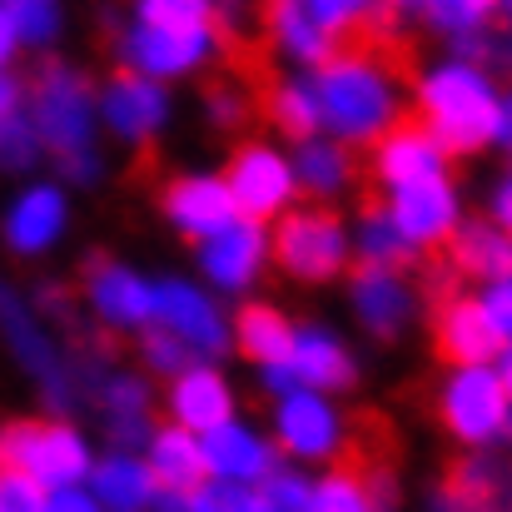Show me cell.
<instances>
[{
    "mask_svg": "<svg viewBox=\"0 0 512 512\" xmlns=\"http://www.w3.org/2000/svg\"><path fill=\"white\" fill-rule=\"evenodd\" d=\"M319 125L343 150H373L398 120H408V85L373 45H339L314 70Z\"/></svg>",
    "mask_w": 512,
    "mask_h": 512,
    "instance_id": "1",
    "label": "cell"
},
{
    "mask_svg": "<svg viewBox=\"0 0 512 512\" xmlns=\"http://www.w3.org/2000/svg\"><path fill=\"white\" fill-rule=\"evenodd\" d=\"M498 95H503V85L483 65L443 50L438 60H428L413 75V85H408V115L443 145L448 160H468V155L493 150Z\"/></svg>",
    "mask_w": 512,
    "mask_h": 512,
    "instance_id": "2",
    "label": "cell"
},
{
    "mask_svg": "<svg viewBox=\"0 0 512 512\" xmlns=\"http://www.w3.org/2000/svg\"><path fill=\"white\" fill-rule=\"evenodd\" d=\"M25 120L50 165H70L80 155H100V115H95V75L80 60H40L25 80Z\"/></svg>",
    "mask_w": 512,
    "mask_h": 512,
    "instance_id": "3",
    "label": "cell"
},
{
    "mask_svg": "<svg viewBox=\"0 0 512 512\" xmlns=\"http://www.w3.org/2000/svg\"><path fill=\"white\" fill-rule=\"evenodd\" d=\"M269 259L274 269L299 289H329L343 284L353 269L348 219L324 204H294L269 224Z\"/></svg>",
    "mask_w": 512,
    "mask_h": 512,
    "instance_id": "4",
    "label": "cell"
},
{
    "mask_svg": "<svg viewBox=\"0 0 512 512\" xmlns=\"http://www.w3.org/2000/svg\"><path fill=\"white\" fill-rule=\"evenodd\" d=\"M0 468L25 473L45 493L80 488L95 468V443L75 418H10L0 423Z\"/></svg>",
    "mask_w": 512,
    "mask_h": 512,
    "instance_id": "5",
    "label": "cell"
},
{
    "mask_svg": "<svg viewBox=\"0 0 512 512\" xmlns=\"http://www.w3.org/2000/svg\"><path fill=\"white\" fill-rule=\"evenodd\" d=\"M433 413L463 453H493L508 438L512 398L493 363L443 368V378L433 383Z\"/></svg>",
    "mask_w": 512,
    "mask_h": 512,
    "instance_id": "6",
    "label": "cell"
},
{
    "mask_svg": "<svg viewBox=\"0 0 512 512\" xmlns=\"http://www.w3.org/2000/svg\"><path fill=\"white\" fill-rule=\"evenodd\" d=\"M110 55H115V70L145 75V80L174 90L219 65L224 30H155V25L120 20L110 30Z\"/></svg>",
    "mask_w": 512,
    "mask_h": 512,
    "instance_id": "7",
    "label": "cell"
},
{
    "mask_svg": "<svg viewBox=\"0 0 512 512\" xmlns=\"http://www.w3.org/2000/svg\"><path fill=\"white\" fill-rule=\"evenodd\" d=\"M264 433L274 438L279 458L294 468H334L353 443V423H348L343 403L329 393H314V388H294L284 398H269Z\"/></svg>",
    "mask_w": 512,
    "mask_h": 512,
    "instance_id": "8",
    "label": "cell"
},
{
    "mask_svg": "<svg viewBox=\"0 0 512 512\" xmlns=\"http://www.w3.org/2000/svg\"><path fill=\"white\" fill-rule=\"evenodd\" d=\"M80 309L110 339H140L155 324V274L125 254H90L80 264Z\"/></svg>",
    "mask_w": 512,
    "mask_h": 512,
    "instance_id": "9",
    "label": "cell"
},
{
    "mask_svg": "<svg viewBox=\"0 0 512 512\" xmlns=\"http://www.w3.org/2000/svg\"><path fill=\"white\" fill-rule=\"evenodd\" d=\"M95 115H100V140L120 150H150L174 130L179 100L170 85H155L130 70H110L95 80Z\"/></svg>",
    "mask_w": 512,
    "mask_h": 512,
    "instance_id": "10",
    "label": "cell"
},
{
    "mask_svg": "<svg viewBox=\"0 0 512 512\" xmlns=\"http://www.w3.org/2000/svg\"><path fill=\"white\" fill-rule=\"evenodd\" d=\"M70 234H75V194L55 174H30L0 214V244L20 264L50 259L55 249H65Z\"/></svg>",
    "mask_w": 512,
    "mask_h": 512,
    "instance_id": "11",
    "label": "cell"
},
{
    "mask_svg": "<svg viewBox=\"0 0 512 512\" xmlns=\"http://www.w3.org/2000/svg\"><path fill=\"white\" fill-rule=\"evenodd\" d=\"M194 259V279L214 294V299H259V284L269 279L274 259H269V224H254V219H229L219 234L199 239L189 249Z\"/></svg>",
    "mask_w": 512,
    "mask_h": 512,
    "instance_id": "12",
    "label": "cell"
},
{
    "mask_svg": "<svg viewBox=\"0 0 512 512\" xmlns=\"http://www.w3.org/2000/svg\"><path fill=\"white\" fill-rule=\"evenodd\" d=\"M219 174H224V189H229L239 219L274 224L279 214H289L299 204L294 165H289V150L279 140H239Z\"/></svg>",
    "mask_w": 512,
    "mask_h": 512,
    "instance_id": "13",
    "label": "cell"
},
{
    "mask_svg": "<svg viewBox=\"0 0 512 512\" xmlns=\"http://www.w3.org/2000/svg\"><path fill=\"white\" fill-rule=\"evenodd\" d=\"M155 329L184 343L189 358L224 363L229 358V304L214 299L194 274H160L155 279Z\"/></svg>",
    "mask_w": 512,
    "mask_h": 512,
    "instance_id": "14",
    "label": "cell"
},
{
    "mask_svg": "<svg viewBox=\"0 0 512 512\" xmlns=\"http://www.w3.org/2000/svg\"><path fill=\"white\" fill-rule=\"evenodd\" d=\"M343 309L363 339L398 343L423 319V289L403 269H358L353 264L343 279Z\"/></svg>",
    "mask_w": 512,
    "mask_h": 512,
    "instance_id": "15",
    "label": "cell"
},
{
    "mask_svg": "<svg viewBox=\"0 0 512 512\" xmlns=\"http://www.w3.org/2000/svg\"><path fill=\"white\" fill-rule=\"evenodd\" d=\"M383 209H388V219L398 224V234H403V244L413 254L448 249L453 234L468 219V204H463V189H458L453 174H438V179L393 189V194H383Z\"/></svg>",
    "mask_w": 512,
    "mask_h": 512,
    "instance_id": "16",
    "label": "cell"
},
{
    "mask_svg": "<svg viewBox=\"0 0 512 512\" xmlns=\"http://www.w3.org/2000/svg\"><path fill=\"white\" fill-rule=\"evenodd\" d=\"M284 373H289L294 388H314V393L343 398V393L358 388L363 358H358L353 339L343 334L339 324H329V319H304V324H294V343H289Z\"/></svg>",
    "mask_w": 512,
    "mask_h": 512,
    "instance_id": "17",
    "label": "cell"
},
{
    "mask_svg": "<svg viewBox=\"0 0 512 512\" xmlns=\"http://www.w3.org/2000/svg\"><path fill=\"white\" fill-rule=\"evenodd\" d=\"M100 418V428L110 433V448H145L150 428L160 423V388L140 373V368H120L110 363L95 383H90V398H85Z\"/></svg>",
    "mask_w": 512,
    "mask_h": 512,
    "instance_id": "18",
    "label": "cell"
},
{
    "mask_svg": "<svg viewBox=\"0 0 512 512\" xmlns=\"http://www.w3.org/2000/svg\"><path fill=\"white\" fill-rule=\"evenodd\" d=\"M199 453H204V478L234 483V488H259L284 463L274 438L264 433V423H254L249 413H234L229 423L199 433Z\"/></svg>",
    "mask_w": 512,
    "mask_h": 512,
    "instance_id": "19",
    "label": "cell"
},
{
    "mask_svg": "<svg viewBox=\"0 0 512 512\" xmlns=\"http://www.w3.org/2000/svg\"><path fill=\"white\" fill-rule=\"evenodd\" d=\"M160 219L174 239H184L189 249L209 234H219L234 214V199L224 189V174L199 165V170H179L160 184Z\"/></svg>",
    "mask_w": 512,
    "mask_h": 512,
    "instance_id": "20",
    "label": "cell"
},
{
    "mask_svg": "<svg viewBox=\"0 0 512 512\" xmlns=\"http://www.w3.org/2000/svg\"><path fill=\"white\" fill-rule=\"evenodd\" d=\"M160 413H165V423L199 438V433H209V428H219L239 413V388L224 373V363L194 358L189 368H179L160 388Z\"/></svg>",
    "mask_w": 512,
    "mask_h": 512,
    "instance_id": "21",
    "label": "cell"
},
{
    "mask_svg": "<svg viewBox=\"0 0 512 512\" xmlns=\"http://www.w3.org/2000/svg\"><path fill=\"white\" fill-rule=\"evenodd\" d=\"M453 160L443 155V145L418 125V120H398L373 150H368V174L383 194L393 189H408V184H423V179H438V174H453L448 170Z\"/></svg>",
    "mask_w": 512,
    "mask_h": 512,
    "instance_id": "22",
    "label": "cell"
},
{
    "mask_svg": "<svg viewBox=\"0 0 512 512\" xmlns=\"http://www.w3.org/2000/svg\"><path fill=\"white\" fill-rule=\"evenodd\" d=\"M433 353L443 358V368H473L503 353V339L493 334L478 294H448L433 309Z\"/></svg>",
    "mask_w": 512,
    "mask_h": 512,
    "instance_id": "23",
    "label": "cell"
},
{
    "mask_svg": "<svg viewBox=\"0 0 512 512\" xmlns=\"http://www.w3.org/2000/svg\"><path fill=\"white\" fill-rule=\"evenodd\" d=\"M428 512H512V463L493 453H468L428 493Z\"/></svg>",
    "mask_w": 512,
    "mask_h": 512,
    "instance_id": "24",
    "label": "cell"
},
{
    "mask_svg": "<svg viewBox=\"0 0 512 512\" xmlns=\"http://www.w3.org/2000/svg\"><path fill=\"white\" fill-rule=\"evenodd\" d=\"M289 165H294V184H299V204L339 209V199H348L358 184V155L334 145L329 135L289 145Z\"/></svg>",
    "mask_w": 512,
    "mask_h": 512,
    "instance_id": "25",
    "label": "cell"
},
{
    "mask_svg": "<svg viewBox=\"0 0 512 512\" xmlns=\"http://www.w3.org/2000/svg\"><path fill=\"white\" fill-rule=\"evenodd\" d=\"M259 30H264L269 50H274L289 70H299V75H314V70L339 50V40H329V35L309 20L304 0H264V5H259Z\"/></svg>",
    "mask_w": 512,
    "mask_h": 512,
    "instance_id": "26",
    "label": "cell"
},
{
    "mask_svg": "<svg viewBox=\"0 0 512 512\" xmlns=\"http://www.w3.org/2000/svg\"><path fill=\"white\" fill-rule=\"evenodd\" d=\"M85 493L105 512H150L160 483H155V473L145 468V458L135 448H105V453H95Z\"/></svg>",
    "mask_w": 512,
    "mask_h": 512,
    "instance_id": "27",
    "label": "cell"
},
{
    "mask_svg": "<svg viewBox=\"0 0 512 512\" xmlns=\"http://www.w3.org/2000/svg\"><path fill=\"white\" fill-rule=\"evenodd\" d=\"M289 343H294V319L269 304V299H244L239 309H229V353H239L244 363L259 368H274L289 358Z\"/></svg>",
    "mask_w": 512,
    "mask_h": 512,
    "instance_id": "28",
    "label": "cell"
},
{
    "mask_svg": "<svg viewBox=\"0 0 512 512\" xmlns=\"http://www.w3.org/2000/svg\"><path fill=\"white\" fill-rule=\"evenodd\" d=\"M309 512H393V478L383 468L334 463L314 478Z\"/></svg>",
    "mask_w": 512,
    "mask_h": 512,
    "instance_id": "29",
    "label": "cell"
},
{
    "mask_svg": "<svg viewBox=\"0 0 512 512\" xmlns=\"http://www.w3.org/2000/svg\"><path fill=\"white\" fill-rule=\"evenodd\" d=\"M448 259H453L458 279L488 289L498 279H512V234H503L488 219H463V229L448 244Z\"/></svg>",
    "mask_w": 512,
    "mask_h": 512,
    "instance_id": "30",
    "label": "cell"
},
{
    "mask_svg": "<svg viewBox=\"0 0 512 512\" xmlns=\"http://www.w3.org/2000/svg\"><path fill=\"white\" fill-rule=\"evenodd\" d=\"M254 110L269 120V130H274L284 145H299V140H314V135H324V125H319V95H314V75H299V70L279 75V80L264 90V100H259Z\"/></svg>",
    "mask_w": 512,
    "mask_h": 512,
    "instance_id": "31",
    "label": "cell"
},
{
    "mask_svg": "<svg viewBox=\"0 0 512 512\" xmlns=\"http://www.w3.org/2000/svg\"><path fill=\"white\" fill-rule=\"evenodd\" d=\"M140 458H145V468L155 473V483H160V488L194 493V488H204V483H209V478H204L199 438H194V433H184V428H174V423H165V418L150 428V438H145Z\"/></svg>",
    "mask_w": 512,
    "mask_h": 512,
    "instance_id": "32",
    "label": "cell"
},
{
    "mask_svg": "<svg viewBox=\"0 0 512 512\" xmlns=\"http://www.w3.org/2000/svg\"><path fill=\"white\" fill-rule=\"evenodd\" d=\"M348 244H353V264L358 269H413V249L403 244V234H398V224L388 219V209H383V199L378 204H363L353 219H348Z\"/></svg>",
    "mask_w": 512,
    "mask_h": 512,
    "instance_id": "33",
    "label": "cell"
},
{
    "mask_svg": "<svg viewBox=\"0 0 512 512\" xmlns=\"http://www.w3.org/2000/svg\"><path fill=\"white\" fill-rule=\"evenodd\" d=\"M20 50H55L70 30V5L65 0H0Z\"/></svg>",
    "mask_w": 512,
    "mask_h": 512,
    "instance_id": "34",
    "label": "cell"
},
{
    "mask_svg": "<svg viewBox=\"0 0 512 512\" xmlns=\"http://www.w3.org/2000/svg\"><path fill=\"white\" fill-rule=\"evenodd\" d=\"M493 10H498V0H418L413 20L433 40H443V50H458L468 35H478L488 25Z\"/></svg>",
    "mask_w": 512,
    "mask_h": 512,
    "instance_id": "35",
    "label": "cell"
},
{
    "mask_svg": "<svg viewBox=\"0 0 512 512\" xmlns=\"http://www.w3.org/2000/svg\"><path fill=\"white\" fill-rule=\"evenodd\" d=\"M448 55H463V60L483 65L498 85H512V0H498V10L488 15V25L478 35H468Z\"/></svg>",
    "mask_w": 512,
    "mask_h": 512,
    "instance_id": "36",
    "label": "cell"
},
{
    "mask_svg": "<svg viewBox=\"0 0 512 512\" xmlns=\"http://www.w3.org/2000/svg\"><path fill=\"white\" fill-rule=\"evenodd\" d=\"M135 25L155 30H219V5L214 0H130Z\"/></svg>",
    "mask_w": 512,
    "mask_h": 512,
    "instance_id": "37",
    "label": "cell"
},
{
    "mask_svg": "<svg viewBox=\"0 0 512 512\" xmlns=\"http://www.w3.org/2000/svg\"><path fill=\"white\" fill-rule=\"evenodd\" d=\"M199 115H204V125H209L214 135H239L259 110H254V95H249L244 85L214 80V85H204V95H199Z\"/></svg>",
    "mask_w": 512,
    "mask_h": 512,
    "instance_id": "38",
    "label": "cell"
},
{
    "mask_svg": "<svg viewBox=\"0 0 512 512\" xmlns=\"http://www.w3.org/2000/svg\"><path fill=\"white\" fill-rule=\"evenodd\" d=\"M309 20L329 35V40H348V35H368L378 20V0H304Z\"/></svg>",
    "mask_w": 512,
    "mask_h": 512,
    "instance_id": "39",
    "label": "cell"
},
{
    "mask_svg": "<svg viewBox=\"0 0 512 512\" xmlns=\"http://www.w3.org/2000/svg\"><path fill=\"white\" fill-rule=\"evenodd\" d=\"M40 160H45V150H40V140H35L25 110H20V115H5V120H0V174L30 179V174L40 170Z\"/></svg>",
    "mask_w": 512,
    "mask_h": 512,
    "instance_id": "40",
    "label": "cell"
},
{
    "mask_svg": "<svg viewBox=\"0 0 512 512\" xmlns=\"http://www.w3.org/2000/svg\"><path fill=\"white\" fill-rule=\"evenodd\" d=\"M309 493H314V478H309L304 468H294V463H279V468L254 488L259 512H309Z\"/></svg>",
    "mask_w": 512,
    "mask_h": 512,
    "instance_id": "41",
    "label": "cell"
},
{
    "mask_svg": "<svg viewBox=\"0 0 512 512\" xmlns=\"http://www.w3.org/2000/svg\"><path fill=\"white\" fill-rule=\"evenodd\" d=\"M135 358H140V373L150 378V383H170L179 368H189L194 358L184 353V343H174L165 329H145L140 339H135Z\"/></svg>",
    "mask_w": 512,
    "mask_h": 512,
    "instance_id": "42",
    "label": "cell"
},
{
    "mask_svg": "<svg viewBox=\"0 0 512 512\" xmlns=\"http://www.w3.org/2000/svg\"><path fill=\"white\" fill-rule=\"evenodd\" d=\"M189 498H194V512H259L254 488H234V483H204Z\"/></svg>",
    "mask_w": 512,
    "mask_h": 512,
    "instance_id": "43",
    "label": "cell"
},
{
    "mask_svg": "<svg viewBox=\"0 0 512 512\" xmlns=\"http://www.w3.org/2000/svg\"><path fill=\"white\" fill-rule=\"evenodd\" d=\"M0 512H45V488L30 483L25 473L0 468Z\"/></svg>",
    "mask_w": 512,
    "mask_h": 512,
    "instance_id": "44",
    "label": "cell"
},
{
    "mask_svg": "<svg viewBox=\"0 0 512 512\" xmlns=\"http://www.w3.org/2000/svg\"><path fill=\"white\" fill-rule=\"evenodd\" d=\"M478 304H483L493 334H498L503 343H512V279H498V284L478 289Z\"/></svg>",
    "mask_w": 512,
    "mask_h": 512,
    "instance_id": "45",
    "label": "cell"
},
{
    "mask_svg": "<svg viewBox=\"0 0 512 512\" xmlns=\"http://www.w3.org/2000/svg\"><path fill=\"white\" fill-rule=\"evenodd\" d=\"M488 224H498L503 234H512V174H503L493 189H488V209H483Z\"/></svg>",
    "mask_w": 512,
    "mask_h": 512,
    "instance_id": "46",
    "label": "cell"
},
{
    "mask_svg": "<svg viewBox=\"0 0 512 512\" xmlns=\"http://www.w3.org/2000/svg\"><path fill=\"white\" fill-rule=\"evenodd\" d=\"M45 512H105L90 493H85V483L80 488H55V493H45Z\"/></svg>",
    "mask_w": 512,
    "mask_h": 512,
    "instance_id": "47",
    "label": "cell"
},
{
    "mask_svg": "<svg viewBox=\"0 0 512 512\" xmlns=\"http://www.w3.org/2000/svg\"><path fill=\"white\" fill-rule=\"evenodd\" d=\"M25 110V80L15 70H0V120Z\"/></svg>",
    "mask_w": 512,
    "mask_h": 512,
    "instance_id": "48",
    "label": "cell"
},
{
    "mask_svg": "<svg viewBox=\"0 0 512 512\" xmlns=\"http://www.w3.org/2000/svg\"><path fill=\"white\" fill-rule=\"evenodd\" d=\"M493 150H508V155H512V85H503V95H498V125H493Z\"/></svg>",
    "mask_w": 512,
    "mask_h": 512,
    "instance_id": "49",
    "label": "cell"
},
{
    "mask_svg": "<svg viewBox=\"0 0 512 512\" xmlns=\"http://www.w3.org/2000/svg\"><path fill=\"white\" fill-rule=\"evenodd\" d=\"M15 60H20V40H15L5 10H0V70H15Z\"/></svg>",
    "mask_w": 512,
    "mask_h": 512,
    "instance_id": "50",
    "label": "cell"
},
{
    "mask_svg": "<svg viewBox=\"0 0 512 512\" xmlns=\"http://www.w3.org/2000/svg\"><path fill=\"white\" fill-rule=\"evenodd\" d=\"M150 512H194V498H189V493H174V488H160Z\"/></svg>",
    "mask_w": 512,
    "mask_h": 512,
    "instance_id": "51",
    "label": "cell"
},
{
    "mask_svg": "<svg viewBox=\"0 0 512 512\" xmlns=\"http://www.w3.org/2000/svg\"><path fill=\"white\" fill-rule=\"evenodd\" d=\"M493 368H498V378H503V388H508V398H512V343H503V353L493 358Z\"/></svg>",
    "mask_w": 512,
    "mask_h": 512,
    "instance_id": "52",
    "label": "cell"
},
{
    "mask_svg": "<svg viewBox=\"0 0 512 512\" xmlns=\"http://www.w3.org/2000/svg\"><path fill=\"white\" fill-rule=\"evenodd\" d=\"M214 5H219V10H234V5H239V0H214Z\"/></svg>",
    "mask_w": 512,
    "mask_h": 512,
    "instance_id": "53",
    "label": "cell"
},
{
    "mask_svg": "<svg viewBox=\"0 0 512 512\" xmlns=\"http://www.w3.org/2000/svg\"><path fill=\"white\" fill-rule=\"evenodd\" d=\"M503 443H508V448H512V423H508V438H503Z\"/></svg>",
    "mask_w": 512,
    "mask_h": 512,
    "instance_id": "54",
    "label": "cell"
},
{
    "mask_svg": "<svg viewBox=\"0 0 512 512\" xmlns=\"http://www.w3.org/2000/svg\"><path fill=\"white\" fill-rule=\"evenodd\" d=\"M508 174H512V170H508Z\"/></svg>",
    "mask_w": 512,
    "mask_h": 512,
    "instance_id": "55",
    "label": "cell"
}]
</instances>
